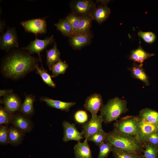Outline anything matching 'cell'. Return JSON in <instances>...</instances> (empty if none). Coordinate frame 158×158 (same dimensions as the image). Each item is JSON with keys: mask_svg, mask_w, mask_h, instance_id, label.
I'll list each match as a JSON object with an SVG mask.
<instances>
[{"mask_svg": "<svg viewBox=\"0 0 158 158\" xmlns=\"http://www.w3.org/2000/svg\"><path fill=\"white\" fill-rule=\"evenodd\" d=\"M39 59L23 49H12L2 59L0 72L5 78L17 80L34 71Z\"/></svg>", "mask_w": 158, "mask_h": 158, "instance_id": "6da1fadb", "label": "cell"}, {"mask_svg": "<svg viewBox=\"0 0 158 158\" xmlns=\"http://www.w3.org/2000/svg\"><path fill=\"white\" fill-rule=\"evenodd\" d=\"M104 142L115 147L140 154H142L144 148V146L136 137L114 129L107 133Z\"/></svg>", "mask_w": 158, "mask_h": 158, "instance_id": "7a4b0ae2", "label": "cell"}, {"mask_svg": "<svg viewBox=\"0 0 158 158\" xmlns=\"http://www.w3.org/2000/svg\"><path fill=\"white\" fill-rule=\"evenodd\" d=\"M125 100L115 97L109 100L100 109V116L105 123L116 121L121 115L128 111Z\"/></svg>", "mask_w": 158, "mask_h": 158, "instance_id": "3957f363", "label": "cell"}, {"mask_svg": "<svg viewBox=\"0 0 158 158\" xmlns=\"http://www.w3.org/2000/svg\"><path fill=\"white\" fill-rule=\"evenodd\" d=\"M139 116H130L122 117L114 123V130L136 138L139 133Z\"/></svg>", "mask_w": 158, "mask_h": 158, "instance_id": "277c9868", "label": "cell"}, {"mask_svg": "<svg viewBox=\"0 0 158 158\" xmlns=\"http://www.w3.org/2000/svg\"><path fill=\"white\" fill-rule=\"evenodd\" d=\"M18 38L16 30L14 27H7L0 38V48L1 50L9 51L11 48H18Z\"/></svg>", "mask_w": 158, "mask_h": 158, "instance_id": "5b68a950", "label": "cell"}, {"mask_svg": "<svg viewBox=\"0 0 158 158\" xmlns=\"http://www.w3.org/2000/svg\"><path fill=\"white\" fill-rule=\"evenodd\" d=\"M20 24L25 30L36 35L38 34H45L47 32V23L44 18H38L23 21Z\"/></svg>", "mask_w": 158, "mask_h": 158, "instance_id": "8992f818", "label": "cell"}, {"mask_svg": "<svg viewBox=\"0 0 158 158\" xmlns=\"http://www.w3.org/2000/svg\"><path fill=\"white\" fill-rule=\"evenodd\" d=\"M53 37V35H52L49 37H46L44 39L40 40L36 37L34 40L31 41L28 46L22 49L26 50L31 54H37L42 64L40 53L47 46L54 42V39Z\"/></svg>", "mask_w": 158, "mask_h": 158, "instance_id": "52a82bcc", "label": "cell"}, {"mask_svg": "<svg viewBox=\"0 0 158 158\" xmlns=\"http://www.w3.org/2000/svg\"><path fill=\"white\" fill-rule=\"evenodd\" d=\"M104 120L100 116L92 115L91 119L84 124L82 127V132L87 140L91 135L97 132L103 130L102 123Z\"/></svg>", "mask_w": 158, "mask_h": 158, "instance_id": "ba28073f", "label": "cell"}, {"mask_svg": "<svg viewBox=\"0 0 158 158\" xmlns=\"http://www.w3.org/2000/svg\"><path fill=\"white\" fill-rule=\"evenodd\" d=\"M157 131L158 124L148 122L139 117V133L136 138L142 145L149 135Z\"/></svg>", "mask_w": 158, "mask_h": 158, "instance_id": "9c48e42d", "label": "cell"}, {"mask_svg": "<svg viewBox=\"0 0 158 158\" xmlns=\"http://www.w3.org/2000/svg\"><path fill=\"white\" fill-rule=\"evenodd\" d=\"M72 6V8L76 13L75 14L80 17L91 15L92 12L95 8V4L90 0L77 1L73 3Z\"/></svg>", "mask_w": 158, "mask_h": 158, "instance_id": "30bf717a", "label": "cell"}, {"mask_svg": "<svg viewBox=\"0 0 158 158\" xmlns=\"http://www.w3.org/2000/svg\"><path fill=\"white\" fill-rule=\"evenodd\" d=\"M64 133L63 140L66 142L70 140H75L80 142L83 138L82 132L78 131L75 127L74 124L64 121L62 124Z\"/></svg>", "mask_w": 158, "mask_h": 158, "instance_id": "8fae6325", "label": "cell"}, {"mask_svg": "<svg viewBox=\"0 0 158 158\" xmlns=\"http://www.w3.org/2000/svg\"><path fill=\"white\" fill-rule=\"evenodd\" d=\"M0 103L3 104L6 109L12 113L19 111L22 104L19 97L13 92L3 97L0 100Z\"/></svg>", "mask_w": 158, "mask_h": 158, "instance_id": "7c38bea8", "label": "cell"}, {"mask_svg": "<svg viewBox=\"0 0 158 158\" xmlns=\"http://www.w3.org/2000/svg\"><path fill=\"white\" fill-rule=\"evenodd\" d=\"M11 123L13 126L24 133L30 132L33 126L30 120L20 113L13 115Z\"/></svg>", "mask_w": 158, "mask_h": 158, "instance_id": "4fadbf2b", "label": "cell"}, {"mask_svg": "<svg viewBox=\"0 0 158 158\" xmlns=\"http://www.w3.org/2000/svg\"><path fill=\"white\" fill-rule=\"evenodd\" d=\"M103 106L102 96L97 93L92 94L88 97L84 105L85 108L92 115L97 114Z\"/></svg>", "mask_w": 158, "mask_h": 158, "instance_id": "5bb4252c", "label": "cell"}, {"mask_svg": "<svg viewBox=\"0 0 158 158\" xmlns=\"http://www.w3.org/2000/svg\"><path fill=\"white\" fill-rule=\"evenodd\" d=\"M101 5L95 8L91 14L93 19L96 20L99 24L105 21L110 13V8L107 6L108 1H101Z\"/></svg>", "mask_w": 158, "mask_h": 158, "instance_id": "9a60e30c", "label": "cell"}, {"mask_svg": "<svg viewBox=\"0 0 158 158\" xmlns=\"http://www.w3.org/2000/svg\"><path fill=\"white\" fill-rule=\"evenodd\" d=\"M91 38L90 33L88 32L71 36L70 37L69 42L73 48L79 49L89 43Z\"/></svg>", "mask_w": 158, "mask_h": 158, "instance_id": "2e32d148", "label": "cell"}, {"mask_svg": "<svg viewBox=\"0 0 158 158\" xmlns=\"http://www.w3.org/2000/svg\"><path fill=\"white\" fill-rule=\"evenodd\" d=\"M42 102H45L49 106L52 108L68 112L70 108L75 104V102H66L59 100H56L46 97L40 98Z\"/></svg>", "mask_w": 158, "mask_h": 158, "instance_id": "e0dca14e", "label": "cell"}, {"mask_svg": "<svg viewBox=\"0 0 158 158\" xmlns=\"http://www.w3.org/2000/svg\"><path fill=\"white\" fill-rule=\"evenodd\" d=\"M87 140L83 142H78L74 147L76 158H93L92 152Z\"/></svg>", "mask_w": 158, "mask_h": 158, "instance_id": "ac0fdd59", "label": "cell"}, {"mask_svg": "<svg viewBox=\"0 0 158 158\" xmlns=\"http://www.w3.org/2000/svg\"><path fill=\"white\" fill-rule=\"evenodd\" d=\"M25 94L24 102L19 111L20 113L27 116L31 115L34 112L33 104L35 99V96L32 95Z\"/></svg>", "mask_w": 158, "mask_h": 158, "instance_id": "d6986e66", "label": "cell"}, {"mask_svg": "<svg viewBox=\"0 0 158 158\" xmlns=\"http://www.w3.org/2000/svg\"><path fill=\"white\" fill-rule=\"evenodd\" d=\"M46 64L50 70L51 67L61 60L60 53L58 49L57 44L54 41L53 46L49 50H46Z\"/></svg>", "mask_w": 158, "mask_h": 158, "instance_id": "ffe728a7", "label": "cell"}, {"mask_svg": "<svg viewBox=\"0 0 158 158\" xmlns=\"http://www.w3.org/2000/svg\"><path fill=\"white\" fill-rule=\"evenodd\" d=\"M143 64L136 63L134 62L133 66L129 69L133 76L143 82L145 85H150L148 77L143 67Z\"/></svg>", "mask_w": 158, "mask_h": 158, "instance_id": "44dd1931", "label": "cell"}, {"mask_svg": "<svg viewBox=\"0 0 158 158\" xmlns=\"http://www.w3.org/2000/svg\"><path fill=\"white\" fill-rule=\"evenodd\" d=\"M8 132L9 143L11 145L16 146L22 142L25 136L24 133L13 126L8 128Z\"/></svg>", "mask_w": 158, "mask_h": 158, "instance_id": "7402d4cb", "label": "cell"}, {"mask_svg": "<svg viewBox=\"0 0 158 158\" xmlns=\"http://www.w3.org/2000/svg\"><path fill=\"white\" fill-rule=\"evenodd\" d=\"M154 55V54H150L146 52L140 45L137 49L131 51L129 59L135 62L142 64L145 59Z\"/></svg>", "mask_w": 158, "mask_h": 158, "instance_id": "603a6c76", "label": "cell"}, {"mask_svg": "<svg viewBox=\"0 0 158 158\" xmlns=\"http://www.w3.org/2000/svg\"><path fill=\"white\" fill-rule=\"evenodd\" d=\"M139 116L148 122L158 124V112L156 111L148 108L142 109Z\"/></svg>", "mask_w": 158, "mask_h": 158, "instance_id": "cb8c5ba5", "label": "cell"}, {"mask_svg": "<svg viewBox=\"0 0 158 158\" xmlns=\"http://www.w3.org/2000/svg\"><path fill=\"white\" fill-rule=\"evenodd\" d=\"M92 19L91 15L81 16L78 27L76 35L88 32L91 26Z\"/></svg>", "mask_w": 158, "mask_h": 158, "instance_id": "d4e9b609", "label": "cell"}, {"mask_svg": "<svg viewBox=\"0 0 158 158\" xmlns=\"http://www.w3.org/2000/svg\"><path fill=\"white\" fill-rule=\"evenodd\" d=\"M54 25L57 29L64 35L70 37L73 35L72 27L66 18L60 19Z\"/></svg>", "mask_w": 158, "mask_h": 158, "instance_id": "484cf974", "label": "cell"}, {"mask_svg": "<svg viewBox=\"0 0 158 158\" xmlns=\"http://www.w3.org/2000/svg\"><path fill=\"white\" fill-rule=\"evenodd\" d=\"M113 147L112 152L114 158H144L142 154H136Z\"/></svg>", "mask_w": 158, "mask_h": 158, "instance_id": "4316f807", "label": "cell"}, {"mask_svg": "<svg viewBox=\"0 0 158 158\" xmlns=\"http://www.w3.org/2000/svg\"><path fill=\"white\" fill-rule=\"evenodd\" d=\"M142 151L144 158H158V146L149 143L143 144Z\"/></svg>", "mask_w": 158, "mask_h": 158, "instance_id": "83f0119b", "label": "cell"}, {"mask_svg": "<svg viewBox=\"0 0 158 158\" xmlns=\"http://www.w3.org/2000/svg\"><path fill=\"white\" fill-rule=\"evenodd\" d=\"M68 67V65L66 61H63L61 60L55 64L50 70L52 71L51 77H56L59 75L64 74Z\"/></svg>", "mask_w": 158, "mask_h": 158, "instance_id": "f1b7e54d", "label": "cell"}, {"mask_svg": "<svg viewBox=\"0 0 158 158\" xmlns=\"http://www.w3.org/2000/svg\"><path fill=\"white\" fill-rule=\"evenodd\" d=\"M36 73L39 75L43 82L49 86L54 88L56 84L52 80L51 76L45 70L43 67L40 68L38 65L36 68Z\"/></svg>", "mask_w": 158, "mask_h": 158, "instance_id": "f546056e", "label": "cell"}, {"mask_svg": "<svg viewBox=\"0 0 158 158\" xmlns=\"http://www.w3.org/2000/svg\"><path fill=\"white\" fill-rule=\"evenodd\" d=\"M107 133L103 130L99 131L90 135L87 138V140L94 142L96 145L99 146L104 142Z\"/></svg>", "mask_w": 158, "mask_h": 158, "instance_id": "4dcf8cb0", "label": "cell"}, {"mask_svg": "<svg viewBox=\"0 0 158 158\" xmlns=\"http://www.w3.org/2000/svg\"><path fill=\"white\" fill-rule=\"evenodd\" d=\"M13 113L6 109L4 107L0 106V125H7L11 123Z\"/></svg>", "mask_w": 158, "mask_h": 158, "instance_id": "1f68e13d", "label": "cell"}, {"mask_svg": "<svg viewBox=\"0 0 158 158\" xmlns=\"http://www.w3.org/2000/svg\"><path fill=\"white\" fill-rule=\"evenodd\" d=\"M81 17L76 14L72 13L69 14L66 18L72 27L73 35L77 34V29Z\"/></svg>", "mask_w": 158, "mask_h": 158, "instance_id": "d6a6232c", "label": "cell"}, {"mask_svg": "<svg viewBox=\"0 0 158 158\" xmlns=\"http://www.w3.org/2000/svg\"><path fill=\"white\" fill-rule=\"evenodd\" d=\"M99 146V152L97 158H106L112 151L113 146L109 143L104 142Z\"/></svg>", "mask_w": 158, "mask_h": 158, "instance_id": "836d02e7", "label": "cell"}, {"mask_svg": "<svg viewBox=\"0 0 158 158\" xmlns=\"http://www.w3.org/2000/svg\"><path fill=\"white\" fill-rule=\"evenodd\" d=\"M0 145L9 143L8 128L7 125H1L0 127Z\"/></svg>", "mask_w": 158, "mask_h": 158, "instance_id": "e575fe53", "label": "cell"}, {"mask_svg": "<svg viewBox=\"0 0 158 158\" xmlns=\"http://www.w3.org/2000/svg\"><path fill=\"white\" fill-rule=\"evenodd\" d=\"M138 35L146 42L148 44L153 43L156 38L155 34L152 32H143L140 30L138 32Z\"/></svg>", "mask_w": 158, "mask_h": 158, "instance_id": "d590c367", "label": "cell"}, {"mask_svg": "<svg viewBox=\"0 0 158 158\" xmlns=\"http://www.w3.org/2000/svg\"><path fill=\"white\" fill-rule=\"evenodd\" d=\"M74 118L75 120L78 123L84 124L88 120V117L87 112L84 110H79L75 114Z\"/></svg>", "mask_w": 158, "mask_h": 158, "instance_id": "8d00e7d4", "label": "cell"}, {"mask_svg": "<svg viewBox=\"0 0 158 158\" xmlns=\"http://www.w3.org/2000/svg\"><path fill=\"white\" fill-rule=\"evenodd\" d=\"M145 143H149L158 146V131L149 135L145 139L143 144Z\"/></svg>", "mask_w": 158, "mask_h": 158, "instance_id": "74e56055", "label": "cell"}, {"mask_svg": "<svg viewBox=\"0 0 158 158\" xmlns=\"http://www.w3.org/2000/svg\"><path fill=\"white\" fill-rule=\"evenodd\" d=\"M13 92L12 89H4L0 90V97H4Z\"/></svg>", "mask_w": 158, "mask_h": 158, "instance_id": "f35d334b", "label": "cell"}, {"mask_svg": "<svg viewBox=\"0 0 158 158\" xmlns=\"http://www.w3.org/2000/svg\"><path fill=\"white\" fill-rule=\"evenodd\" d=\"M5 25V22L4 21L0 20V32H3V30Z\"/></svg>", "mask_w": 158, "mask_h": 158, "instance_id": "ab89813d", "label": "cell"}]
</instances>
